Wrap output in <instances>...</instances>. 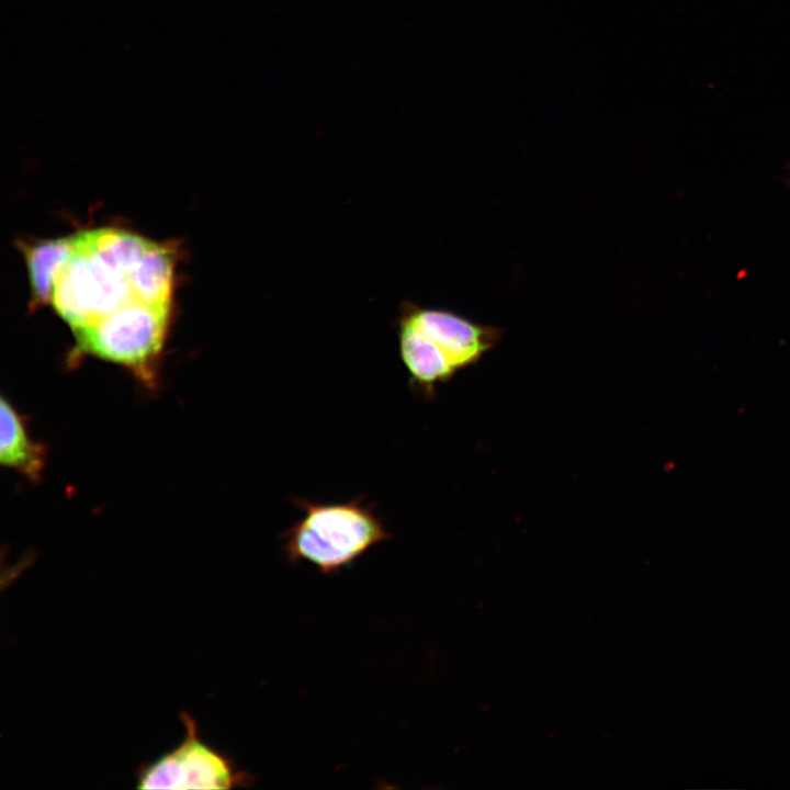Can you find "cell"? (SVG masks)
I'll return each instance as SVG.
<instances>
[{"label": "cell", "mask_w": 790, "mask_h": 790, "mask_svg": "<svg viewBox=\"0 0 790 790\" xmlns=\"http://www.w3.org/2000/svg\"><path fill=\"white\" fill-rule=\"evenodd\" d=\"M293 503L304 516L282 534L286 560L308 562L323 574L341 572L393 537L364 495L345 503L306 498H293Z\"/></svg>", "instance_id": "cell-3"}, {"label": "cell", "mask_w": 790, "mask_h": 790, "mask_svg": "<svg viewBox=\"0 0 790 790\" xmlns=\"http://www.w3.org/2000/svg\"><path fill=\"white\" fill-rule=\"evenodd\" d=\"M395 327L409 385L426 398L435 396L437 386L478 362L504 336L499 326L411 301L399 305Z\"/></svg>", "instance_id": "cell-2"}, {"label": "cell", "mask_w": 790, "mask_h": 790, "mask_svg": "<svg viewBox=\"0 0 790 790\" xmlns=\"http://www.w3.org/2000/svg\"><path fill=\"white\" fill-rule=\"evenodd\" d=\"M74 238L75 249L56 276L50 300L72 330L142 301L132 275L153 241L112 227L84 230Z\"/></svg>", "instance_id": "cell-1"}, {"label": "cell", "mask_w": 790, "mask_h": 790, "mask_svg": "<svg viewBox=\"0 0 790 790\" xmlns=\"http://www.w3.org/2000/svg\"><path fill=\"white\" fill-rule=\"evenodd\" d=\"M0 461L31 481H38L46 460V449L34 441L25 419L4 397L0 403Z\"/></svg>", "instance_id": "cell-6"}, {"label": "cell", "mask_w": 790, "mask_h": 790, "mask_svg": "<svg viewBox=\"0 0 790 790\" xmlns=\"http://www.w3.org/2000/svg\"><path fill=\"white\" fill-rule=\"evenodd\" d=\"M169 306L134 301L78 329L74 354L128 369L147 386L157 381V360L167 336Z\"/></svg>", "instance_id": "cell-4"}, {"label": "cell", "mask_w": 790, "mask_h": 790, "mask_svg": "<svg viewBox=\"0 0 790 790\" xmlns=\"http://www.w3.org/2000/svg\"><path fill=\"white\" fill-rule=\"evenodd\" d=\"M74 249V235L42 240L24 247L32 298L35 305L50 302L56 276Z\"/></svg>", "instance_id": "cell-7"}, {"label": "cell", "mask_w": 790, "mask_h": 790, "mask_svg": "<svg viewBox=\"0 0 790 790\" xmlns=\"http://www.w3.org/2000/svg\"><path fill=\"white\" fill-rule=\"evenodd\" d=\"M183 741L137 774L138 789H233L247 787L252 778L237 770L230 759L205 744L195 721L180 713Z\"/></svg>", "instance_id": "cell-5"}]
</instances>
